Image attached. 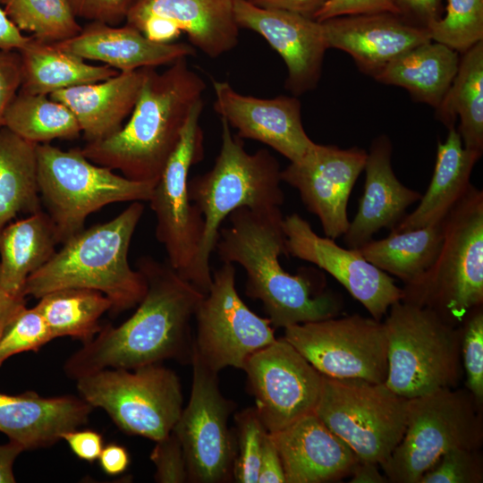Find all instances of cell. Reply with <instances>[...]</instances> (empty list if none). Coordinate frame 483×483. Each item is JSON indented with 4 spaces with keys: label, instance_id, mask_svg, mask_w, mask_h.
I'll use <instances>...</instances> for the list:
<instances>
[{
    "label": "cell",
    "instance_id": "obj_4",
    "mask_svg": "<svg viewBox=\"0 0 483 483\" xmlns=\"http://www.w3.org/2000/svg\"><path fill=\"white\" fill-rule=\"evenodd\" d=\"M143 211L141 201H134L114 218L72 236L30 275L23 294L39 299L59 289L87 288L104 293L113 313L137 306L147 281L138 268L131 267L128 252Z\"/></svg>",
    "mask_w": 483,
    "mask_h": 483
},
{
    "label": "cell",
    "instance_id": "obj_2",
    "mask_svg": "<svg viewBox=\"0 0 483 483\" xmlns=\"http://www.w3.org/2000/svg\"><path fill=\"white\" fill-rule=\"evenodd\" d=\"M221 227L215 250L223 263L238 264L247 275L246 295L261 301L274 327L335 318L343 304L336 294L316 292L312 273L291 275L281 266L286 255L280 207L240 208Z\"/></svg>",
    "mask_w": 483,
    "mask_h": 483
},
{
    "label": "cell",
    "instance_id": "obj_37",
    "mask_svg": "<svg viewBox=\"0 0 483 483\" xmlns=\"http://www.w3.org/2000/svg\"><path fill=\"white\" fill-rule=\"evenodd\" d=\"M11 22L39 41L57 43L78 35L82 27L66 0H0Z\"/></svg>",
    "mask_w": 483,
    "mask_h": 483
},
{
    "label": "cell",
    "instance_id": "obj_54",
    "mask_svg": "<svg viewBox=\"0 0 483 483\" xmlns=\"http://www.w3.org/2000/svg\"><path fill=\"white\" fill-rule=\"evenodd\" d=\"M24 451L18 444L10 441L0 445V483H13V464L17 457Z\"/></svg>",
    "mask_w": 483,
    "mask_h": 483
},
{
    "label": "cell",
    "instance_id": "obj_47",
    "mask_svg": "<svg viewBox=\"0 0 483 483\" xmlns=\"http://www.w3.org/2000/svg\"><path fill=\"white\" fill-rule=\"evenodd\" d=\"M62 439L79 459L89 462L98 459L105 445L102 435L92 429H73L64 433Z\"/></svg>",
    "mask_w": 483,
    "mask_h": 483
},
{
    "label": "cell",
    "instance_id": "obj_55",
    "mask_svg": "<svg viewBox=\"0 0 483 483\" xmlns=\"http://www.w3.org/2000/svg\"><path fill=\"white\" fill-rule=\"evenodd\" d=\"M379 465L372 462H360L355 465L350 482L352 483H386L387 478L381 474Z\"/></svg>",
    "mask_w": 483,
    "mask_h": 483
},
{
    "label": "cell",
    "instance_id": "obj_32",
    "mask_svg": "<svg viewBox=\"0 0 483 483\" xmlns=\"http://www.w3.org/2000/svg\"><path fill=\"white\" fill-rule=\"evenodd\" d=\"M37 145L0 127V233L18 215L42 210Z\"/></svg>",
    "mask_w": 483,
    "mask_h": 483
},
{
    "label": "cell",
    "instance_id": "obj_49",
    "mask_svg": "<svg viewBox=\"0 0 483 483\" xmlns=\"http://www.w3.org/2000/svg\"><path fill=\"white\" fill-rule=\"evenodd\" d=\"M264 9L285 11L314 19L328 0H247Z\"/></svg>",
    "mask_w": 483,
    "mask_h": 483
},
{
    "label": "cell",
    "instance_id": "obj_52",
    "mask_svg": "<svg viewBox=\"0 0 483 483\" xmlns=\"http://www.w3.org/2000/svg\"><path fill=\"white\" fill-rule=\"evenodd\" d=\"M30 38L11 22L0 6V50H18Z\"/></svg>",
    "mask_w": 483,
    "mask_h": 483
},
{
    "label": "cell",
    "instance_id": "obj_40",
    "mask_svg": "<svg viewBox=\"0 0 483 483\" xmlns=\"http://www.w3.org/2000/svg\"><path fill=\"white\" fill-rule=\"evenodd\" d=\"M53 339L38 309L25 306L10 321L0 338V367L10 357L24 352H37Z\"/></svg>",
    "mask_w": 483,
    "mask_h": 483
},
{
    "label": "cell",
    "instance_id": "obj_7",
    "mask_svg": "<svg viewBox=\"0 0 483 483\" xmlns=\"http://www.w3.org/2000/svg\"><path fill=\"white\" fill-rule=\"evenodd\" d=\"M384 323L386 386L405 399L453 388L461 379V328L434 310L407 301L389 308Z\"/></svg>",
    "mask_w": 483,
    "mask_h": 483
},
{
    "label": "cell",
    "instance_id": "obj_1",
    "mask_svg": "<svg viewBox=\"0 0 483 483\" xmlns=\"http://www.w3.org/2000/svg\"><path fill=\"white\" fill-rule=\"evenodd\" d=\"M147 291L135 312L117 326L106 325L73 352L64 370L72 379L104 369H132L167 360L191 362V320L202 293L168 263L141 257Z\"/></svg>",
    "mask_w": 483,
    "mask_h": 483
},
{
    "label": "cell",
    "instance_id": "obj_41",
    "mask_svg": "<svg viewBox=\"0 0 483 483\" xmlns=\"http://www.w3.org/2000/svg\"><path fill=\"white\" fill-rule=\"evenodd\" d=\"M461 328V358L466 374V387L477 403L483 402V311L473 309Z\"/></svg>",
    "mask_w": 483,
    "mask_h": 483
},
{
    "label": "cell",
    "instance_id": "obj_15",
    "mask_svg": "<svg viewBox=\"0 0 483 483\" xmlns=\"http://www.w3.org/2000/svg\"><path fill=\"white\" fill-rule=\"evenodd\" d=\"M192 384L173 432L184 453L189 482L223 483L233 479L235 435L228 419L236 404L218 386L217 374L192 351Z\"/></svg>",
    "mask_w": 483,
    "mask_h": 483
},
{
    "label": "cell",
    "instance_id": "obj_36",
    "mask_svg": "<svg viewBox=\"0 0 483 483\" xmlns=\"http://www.w3.org/2000/svg\"><path fill=\"white\" fill-rule=\"evenodd\" d=\"M3 126L21 138L36 144L55 139L73 140L81 131L72 112L47 95L18 91L9 104Z\"/></svg>",
    "mask_w": 483,
    "mask_h": 483
},
{
    "label": "cell",
    "instance_id": "obj_30",
    "mask_svg": "<svg viewBox=\"0 0 483 483\" xmlns=\"http://www.w3.org/2000/svg\"><path fill=\"white\" fill-rule=\"evenodd\" d=\"M17 51L21 66L19 91L28 94L49 96L64 89L102 81L119 72L106 64H89L55 43L39 41L32 36Z\"/></svg>",
    "mask_w": 483,
    "mask_h": 483
},
{
    "label": "cell",
    "instance_id": "obj_43",
    "mask_svg": "<svg viewBox=\"0 0 483 483\" xmlns=\"http://www.w3.org/2000/svg\"><path fill=\"white\" fill-rule=\"evenodd\" d=\"M150 460L156 467L155 480L157 482H189L182 446L173 431L165 437L156 441L150 453Z\"/></svg>",
    "mask_w": 483,
    "mask_h": 483
},
{
    "label": "cell",
    "instance_id": "obj_34",
    "mask_svg": "<svg viewBox=\"0 0 483 483\" xmlns=\"http://www.w3.org/2000/svg\"><path fill=\"white\" fill-rule=\"evenodd\" d=\"M443 222V221H442ZM442 222L413 230L390 233L358 250L371 264L404 283L416 282L435 261L443 240Z\"/></svg>",
    "mask_w": 483,
    "mask_h": 483
},
{
    "label": "cell",
    "instance_id": "obj_5",
    "mask_svg": "<svg viewBox=\"0 0 483 483\" xmlns=\"http://www.w3.org/2000/svg\"><path fill=\"white\" fill-rule=\"evenodd\" d=\"M221 147L213 167L189 180L191 202L204 218V233L196 267L194 285L206 294L211 285L210 256L215 251L222 223L240 208L262 209L281 207V169L267 149L248 153L240 137L221 119Z\"/></svg>",
    "mask_w": 483,
    "mask_h": 483
},
{
    "label": "cell",
    "instance_id": "obj_28",
    "mask_svg": "<svg viewBox=\"0 0 483 483\" xmlns=\"http://www.w3.org/2000/svg\"><path fill=\"white\" fill-rule=\"evenodd\" d=\"M481 156L466 149L455 126L438 142L430 183L418 207L390 231L400 233L438 224L470 186V175Z\"/></svg>",
    "mask_w": 483,
    "mask_h": 483
},
{
    "label": "cell",
    "instance_id": "obj_21",
    "mask_svg": "<svg viewBox=\"0 0 483 483\" xmlns=\"http://www.w3.org/2000/svg\"><path fill=\"white\" fill-rule=\"evenodd\" d=\"M233 15L239 28L259 34L281 55L288 71L289 91L299 96L317 87L328 48L320 21L260 8L247 0H233Z\"/></svg>",
    "mask_w": 483,
    "mask_h": 483
},
{
    "label": "cell",
    "instance_id": "obj_23",
    "mask_svg": "<svg viewBox=\"0 0 483 483\" xmlns=\"http://www.w3.org/2000/svg\"><path fill=\"white\" fill-rule=\"evenodd\" d=\"M278 450L285 483H323L351 475L359 458L314 413L270 433Z\"/></svg>",
    "mask_w": 483,
    "mask_h": 483
},
{
    "label": "cell",
    "instance_id": "obj_27",
    "mask_svg": "<svg viewBox=\"0 0 483 483\" xmlns=\"http://www.w3.org/2000/svg\"><path fill=\"white\" fill-rule=\"evenodd\" d=\"M146 68L119 72L102 81L53 92L49 97L72 112L88 142L97 141L119 131L132 112Z\"/></svg>",
    "mask_w": 483,
    "mask_h": 483
},
{
    "label": "cell",
    "instance_id": "obj_25",
    "mask_svg": "<svg viewBox=\"0 0 483 483\" xmlns=\"http://www.w3.org/2000/svg\"><path fill=\"white\" fill-rule=\"evenodd\" d=\"M92 410L80 396L0 393V432L24 451L48 447L86 424Z\"/></svg>",
    "mask_w": 483,
    "mask_h": 483
},
{
    "label": "cell",
    "instance_id": "obj_39",
    "mask_svg": "<svg viewBox=\"0 0 483 483\" xmlns=\"http://www.w3.org/2000/svg\"><path fill=\"white\" fill-rule=\"evenodd\" d=\"M236 452L233 479L238 483H258L259 463L265 439L269 433L255 407L234 416Z\"/></svg>",
    "mask_w": 483,
    "mask_h": 483
},
{
    "label": "cell",
    "instance_id": "obj_18",
    "mask_svg": "<svg viewBox=\"0 0 483 483\" xmlns=\"http://www.w3.org/2000/svg\"><path fill=\"white\" fill-rule=\"evenodd\" d=\"M125 23L156 42L172 43L184 33L211 58L236 47L240 29L233 0H131Z\"/></svg>",
    "mask_w": 483,
    "mask_h": 483
},
{
    "label": "cell",
    "instance_id": "obj_46",
    "mask_svg": "<svg viewBox=\"0 0 483 483\" xmlns=\"http://www.w3.org/2000/svg\"><path fill=\"white\" fill-rule=\"evenodd\" d=\"M21 82V58L17 50H0V127L4 113Z\"/></svg>",
    "mask_w": 483,
    "mask_h": 483
},
{
    "label": "cell",
    "instance_id": "obj_12",
    "mask_svg": "<svg viewBox=\"0 0 483 483\" xmlns=\"http://www.w3.org/2000/svg\"><path fill=\"white\" fill-rule=\"evenodd\" d=\"M203 106L202 99L191 110L148 200L157 219L156 237L165 250L167 263L193 285L204 218L190 199L188 182L190 169L204 157V133L199 123Z\"/></svg>",
    "mask_w": 483,
    "mask_h": 483
},
{
    "label": "cell",
    "instance_id": "obj_24",
    "mask_svg": "<svg viewBox=\"0 0 483 483\" xmlns=\"http://www.w3.org/2000/svg\"><path fill=\"white\" fill-rule=\"evenodd\" d=\"M392 150L386 135L371 143L364 166L363 194L343 235L349 249H359L382 228L394 229L406 216V209L421 198L419 191L404 186L396 177L391 165Z\"/></svg>",
    "mask_w": 483,
    "mask_h": 483
},
{
    "label": "cell",
    "instance_id": "obj_33",
    "mask_svg": "<svg viewBox=\"0 0 483 483\" xmlns=\"http://www.w3.org/2000/svg\"><path fill=\"white\" fill-rule=\"evenodd\" d=\"M436 110V118L447 128L457 129L463 147L483 153V40L462 53L457 73Z\"/></svg>",
    "mask_w": 483,
    "mask_h": 483
},
{
    "label": "cell",
    "instance_id": "obj_35",
    "mask_svg": "<svg viewBox=\"0 0 483 483\" xmlns=\"http://www.w3.org/2000/svg\"><path fill=\"white\" fill-rule=\"evenodd\" d=\"M35 306L53 338L69 336L86 343L100 330V318L112 309L102 292L87 288H64L46 293Z\"/></svg>",
    "mask_w": 483,
    "mask_h": 483
},
{
    "label": "cell",
    "instance_id": "obj_44",
    "mask_svg": "<svg viewBox=\"0 0 483 483\" xmlns=\"http://www.w3.org/2000/svg\"><path fill=\"white\" fill-rule=\"evenodd\" d=\"M76 18L117 26L125 21L131 0H66Z\"/></svg>",
    "mask_w": 483,
    "mask_h": 483
},
{
    "label": "cell",
    "instance_id": "obj_22",
    "mask_svg": "<svg viewBox=\"0 0 483 483\" xmlns=\"http://www.w3.org/2000/svg\"><path fill=\"white\" fill-rule=\"evenodd\" d=\"M320 22L327 47L348 53L372 77L393 59L431 41L426 27L410 24L400 14L344 15Z\"/></svg>",
    "mask_w": 483,
    "mask_h": 483
},
{
    "label": "cell",
    "instance_id": "obj_48",
    "mask_svg": "<svg viewBox=\"0 0 483 483\" xmlns=\"http://www.w3.org/2000/svg\"><path fill=\"white\" fill-rule=\"evenodd\" d=\"M258 483H285L281 458L270 433L264 442Z\"/></svg>",
    "mask_w": 483,
    "mask_h": 483
},
{
    "label": "cell",
    "instance_id": "obj_45",
    "mask_svg": "<svg viewBox=\"0 0 483 483\" xmlns=\"http://www.w3.org/2000/svg\"><path fill=\"white\" fill-rule=\"evenodd\" d=\"M381 13L402 15L394 0H328L314 20L323 21L338 16Z\"/></svg>",
    "mask_w": 483,
    "mask_h": 483
},
{
    "label": "cell",
    "instance_id": "obj_17",
    "mask_svg": "<svg viewBox=\"0 0 483 483\" xmlns=\"http://www.w3.org/2000/svg\"><path fill=\"white\" fill-rule=\"evenodd\" d=\"M286 256L308 261L330 274L371 315L381 320L403 297L402 288L369 262L358 249H344L334 239L316 233L309 223L293 213L284 217Z\"/></svg>",
    "mask_w": 483,
    "mask_h": 483
},
{
    "label": "cell",
    "instance_id": "obj_42",
    "mask_svg": "<svg viewBox=\"0 0 483 483\" xmlns=\"http://www.w3.org/2000/svg\"><path fill=\"white\" fill-rule=\"evenodd\" d=\"M479 450L453 448L445 453L419 483H480L483 464Z\"/></svg>",
    "mask_w": 483,
    "mask_h": 483
},
{
    "label": "cell",
    "instance_id": "obj_29",
    "mask_svg": "<svg viewBox=\"0 0 483 483\" xmlns=\"http://www.w3.org/2000/svg\"><path fill=\"white\" fill-rule=\"evenodd\" d=\"M459 53L428 41L393 59L375 76L381 83L404 88L412 97L437 108L457 73Z\"/></svg>",
    "mask_w": 483,
    "mask_h": 483
},
{
    "label": "cell",
    "instance_id": "obj_8",
    "mask_svg": "<svg viewBox=\"0 0 483 483\" xmlns=\"http://www.w3.org/2000/svg\"><path fill=\"white\" fill-rule=\"evenodd\" d=\"M38 181L58 244L85 228L87 217L116 202L148 201L156 183L138 182L89 160L80 148L37 145Z\"/></svg>",
    "mask_w": 483,
    "mask_h": 483
},
{
    "label": "cell",
    "instance_id": "obj_11",
    "mask_svg": "<svg viewBox=\"0 0 483 483\" xmlns=\"http://www.w3.org/2000/svg\"><path fill=\"white\" fill-rule=\"evenodd\" d=\"M407 404L408 399L385 383L322 375L314 413L352 448L360 462L381 466L403 436Z\"/></svg>",
    "mask_w": 483,
    "mask_h": 483
},
{
    "label": "cell",
    "instance_id": "obj_31",
    "mask_svg": "<svg viewBox=\"0 0 483 483\" xmlns=\"http://www.w3.org/2000/svg\"><path fill=\"white\" fill-rule=\"evenodd\" d=\"M57 244L54 225L43 210L8 224L0 233V289L25 296L28 278L48 261Z\"/></svg>",
    "mask_w": 483,
    "mask_h": 483
},
{
    "label": "cell",
    "instance_id": "obj_38",
    "mask_svg": "<svg viewBox=\"0 0 483 483\" xmlns=\"http://www.w3.org/2000/svg\"><path fill=\"white\" fill-rule=\"evenodd\" d=\"M425 27L431 40L462 54L483 40V0H447L445 16Z\"/></svg>",
    "mask_w": 483,
    "mask_h": 483
},
{
    "label": "cell",
    "instance_id": "obj_6",
    "mask_svg": "<svg viewBox=\"0 0 483 483\" xmlns=\"http://www.w3.org/2000/svg\"><path fill=\"white\" fill-rule=\"evenodd\" d=\"M442 226L435 261L416 282L404 285L401 301L428 308L459 326L483 302V191L470 184Z\"/></svg>",
    "mask_w": 483,
    "mask_h": 483
},
{
    "label": "cell",
    "instance_id": "obj_53",
    "mask_svg": "<svg viewBox=\"0 0 483 483\" xmlns=\"http://www.w3.org/2000/svg\"><path fill=\"white\" fill-rule=\"evenodd\" d=\"M26 306V297L0 289V338L10 321Z\"/></svg>",
    "mask_w": 483,
    "mask_h": 483
},
{
    "label": "cell",
    "instance_id": "obj_9",
    "mask_svg": "<svg viewBox=\"0 0 483 483\" xmlns=\"http://www.w3.org/2000/svg\"><path fill=\"white\" fill-rule=\"evenodd\" d=\"M479 405L467 389L442 388L408 399L403 436L380 467L388 482L419 483L447 451L479 450Z\"/></svg>",
    "mask_w": 483,
    "mask_h": 483
},
{
    "label": "cell",
    "instance_id": "obj_10",
    "mask_svg": "<svg viewBox=\"0 0 483 483\" xmlns=\"http://www.w3.org/2000/svg\"><path fill=\"white\" fill-rule=\"evenodd\" d=\"M75 381L80 396L121 430L154 442L172 432L183 408L180 378L161 363L104 369Z\"/></svg>",
    "mask_w": 483,
    "mask_h": 483
},
{
    "label": "cell",
    "instance_id": "obj_26",
    "mask_svg": "<svg viewBox=\"0 0 483 483\" xmlns=\"http://www.w3.org/2000/svg\"><path fill=\"white\" fill-rule=\"evenodd\" d=\"M84 60L99 61L118 72L172 64L196 54L185 43L156 42L132 26L90 21L75 37L55 43Z\"/></svg>",
    "mask_w": 483,
    "mask_h": 483
},
{
    "label": "cell",
    "instance_id": "obj_13",
    "mask_svg": "<svg viewBox=\"0 0 483 483\" xmlns=\"http://www.w3.org/2000/svg\"><path fill=\"white\" fill-rule=\"evenodd\" d=\"M284 338L319 373L385 383L388 371L384 323L359 314L295 324Z\"/></svg>",
    "mask_w": 483,
    "mask_h": 483
},
{
    "label": "cell",
    "instance_id": "obj_14",
    "mask_svg": "<svg viewBox=\"0 0 483 483\" xmlns=\"http://www.w3.org/2000/svg\"><path fill=\"white\" fill-rule=\"evenodd\" d=\"M235 275L233 264L223 263L194 315L192 351L216 373L226 367L242 369L249 356L276 340L270 320L251 311L239 296Z\"/></svg>",
    "mask_w": 483,
    "mask_h": 483
},
{
    "label": "cell",
    "instance_id": "obj_16",
    "mask_svg": "<svg viewBox=\"0 0 483 483\" xmlns=\"http://www.w3.org/2000/svg\"><path fill=\"white\" fill-rule=\"evenodd\" d=\"M242 369L255 408L269 433L314 412L322 374L284 337L249 356Z\"/></svg>",
    "mask_w": 483,
    "mask_h": 483
},
{
    "label": "cell",
    "instance_id": "obj_19",
    "mask_svg": "<svg viewBox=\"0 0 483 483\" xmlns=\"http://www.w3.org/2000/svg\"><path fill=\"white\" fill-rule=\"evenodd\" d=\"M367 155L359 147L316 143L300 162L281 170L282 182L299 191L305 208L318 216L325 236L335 240L346 233L349 197Z\"/></svg>",
    "mask_w": 483,
    "mask_h": 483
},
{
    "label": "cell",
    "instance_id": "obj_3",
    "mask_svg": "<svg viewBox=\"0 0 483 483\" xmlns=\"http://www.w3.org/2000/svg\"><path fill=\"white\" fill-rule=\"evenodd\" d=\"M205 89V81L186 58L163 72L147 67L129 121L115 133L80 149L91 162L119 170L128 179L157 183Z\"/></svg>",
    "mask_w": 483,
    "mask_h": 483
},
{
    "label": "cell",
    "instance_id": "obj_51",
    "mask_svg": "<svg viewBox=\"0 0 483 483\" xmlns=\"http://www.w3.org/2000/svg\"><path fill=\"white\" fill-rule=\"evenodd\" d=\"M401 14L409 13L421 20L426 25L428 21L440 18L441 0H394ZM424 25V26H425Z\"/></svg>",
    "mask_w": 483,
    "mask_h": 483
},
{
    "label": "cell",
    "instance_id": "obj_20",
    "mask_svg": "<svg viewBox=\"0 0 483 483\" xmlns=\"http://www.w3.org/2000/svg\"><path fill=\"white\" fill-rule=\"evenodd\" d=\"M215 111L237 130L241 139L259 141L289 159L300 162L315 146L301 121L295 97L259 98L237 92L228 81H212Z\"/></svg>",
    "mask_w": 483,
    "mask_h": 483
},
{
    "label": "cell",
    "instance_id": "obj_50",
    "mask_svg": "<svg viewBox=\"0 0 483 483\" xmlns=\"http://www.w3.org/2000/svg\"><path fill=\"white\" fill-rule=\"evenodd\" d=\"M97 460L102 470L110 476L122 474L130 464L127 449L117 443L105 445Z\"/></svg>",
    "mask_w": 483,
    "mask_h": 483
}]
</instances>
